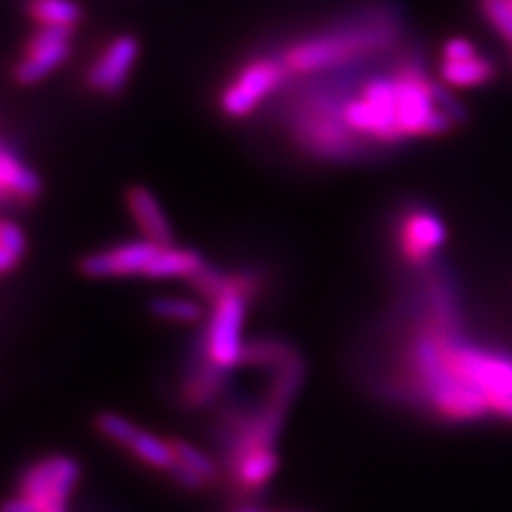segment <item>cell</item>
<instances>
[{
    "instance_id": "6da1fadb",
    "label": "cell",
    "mask_w": 512,
    "mask_h": 512,
    "mask_svg": "<svg viewBox=\"0 0 512 512\" xmlns=\"http://www.w3.org/2000/svg\"><path fill=\"white\" fill-rule=\"evenodd\" d=\"M438 82L421 62L406 60L393 73L365 79L357 94L338 96L340 116L361 141L395 146L412 137H438L457 124L438 103Z\"/></svg>"
},
{
    "instance_id": "7a4b0ae2",
    "label": "cell",
    "mask_w": 512,
    "mask_h": 512,
    "mask_svg": "<svg viewBox=\"0 0 512 512\" xmlns=\"http://www.w3.org/2000/svg\"><path fill=\"white\" fill-rule=\"evenodd\" d=\"M397 37V28L389 15H372L357 24H344L325 35L295 41L280 56L291 75H310L344 67V64L376 54L389 47Z\"/></svg>"
},
{
    "instance_id": "3957f363",
    "label": "cell",
    "mask_w": 512,
    "mask_h": 512,
    "mask_svg": "<svg viewBox=\"0 0 512 512\" xmlns=\"http://www.w3.org/2000/svg\"><path fill=\"white\" fill-rule=\"evenodd\" d=\"M414 365L427 387L429 402L448 421H478L491 414L483 393L448 370L442 346L434 338H423L414 346Z\"/></svg>"
},
{
    "instance_id": "277c9868",
    "label": "cell",
    "mask_w": 512,
    "mask_h": 512,
    "mask_svg": "<svg viewBox=\"0 0 512 512\" xmlns=\"http://www.w3.org/2000/svg\"><path fill=\"white\" fill-rule=\"evenodd\" d=\"M252 291V282L246 276L231 278L229 291L214 301V314L207 329V357L220 370H231L244 361L242 325L246 314V297Z\"/></svg>"
},
{
    "instance_id": "5b68a950",
    "label": "cell",
    "mask_w": 512,
    "mask_h": 512,
    "mask_svg": "<svg viewBox=\"0 0 512 512\" xmlns=\"http://www.w3.org/2000/svg\"><path fill=\"white\" fill-rule=\"evenodd\" d=\"M282 58L259 56L246 62L220 94V109L229 118H246L267 96L274 94L288 79Z\"/></svg>"
},
{
    "instance_id": "8992f818",
    "label": "cell",
    "mask_w": 512,
    "mask_h": 512,
    "mask_svg": "<svg viewBox=\"0 0 512 512\" xmlns=\"http://www.w3.org/2000/svg\"><path fill=\"white\" fill-rule=\"evenodd\" d=\"M79 463L67 455H54L35 463L20 483V493L35 500L45 512L52 508H64L77 483Z\"/></svg>"
},
{
    "instance_id": "52a82bcc",
    "label": "cell",
    "mask_w": 512,
    "mask_h": 512,
    "mask_svg": "<svg viewBox=\"0 0 512 512\" xmlns=\"http://www.w3.org/2000/svg\"><path fill=\"white\" fill-rule=\"evenodd\" d=\"M73 28L39 26L26 43L22 60L15 67V82L22 86L39 84L71 56Z\"/></svg>"
},
{
    "instance_id": "ba28073f",
    "label": "cell",
    "mask_w": 512,
    "mask_h": 512,
    "mask_svg": "<svg viewBox=\"0 0 512 512\" xmlns=\"http://www.w3.org/2000/svg\"><path fill=\"white\" fill-rule=\"evenodd\" d=\"M158 244L148 242H131V244H122L114 246L109 250L101 252H92L84 256L82 263H79V269L82 274L88 278H126V276H137V274H146L148 265L158 252Z\"/></svg>"
},
{
    "instance_id": "9c48e42d",
    "label": "cell",
    "mask_w": 512,
    "mask_h": 512,
    "mask_svg": "<svg viewBox=\"0 0 512 512\" xmlns=\"http://www.w3.org/2000/svg\"><path fill=\"white\" fill-rule=\"evenodd\" d=\"M139 56V41L133 35H120L105 45L88 69L86 84L90 90L116 96L124 88L133 64Z\"/></svg>"
},
{
    "instance_id": "30bf717a",
    "label": "cell",
    "mask_w": 512,
    "mask_h": 512,
    "mask_svg": "<svg viewBox=\"0 0 512 512\" xmlns=\"http://www.w3.org/2000/svg\"><path fill=\"white\" fill-rule=\"evenodd\" d=\"M446 242V227L440 216L429 210H412L399 229V248L414 265H423Z\"/></svg>"
},
{
    "instance_id": "8fae6325",
    "label": "cell",
    "mask_w": 512,
    "mask_h": 512,
    "mask_svg": "<svg viewBox=\"0 0 512 512\" xmlns=\"http://www.w3.org/2000/svg\"><path fill=\"white\" fill-rule=\"evenodd\" d=\"M126 207L139 227L143 239H148V242L158 246L173 244L171 224L152 190L141 184L131 186L126 190Z\"/></svg>"
},
{
    "instance_id": "7c38bea8",
    "label": "cell",
    "mask_w": 512,
    "mask_h": 512,
    "mask_svg": "<svg viewBox=\"0 0 512 512\" xmlns=\"http://www.w3.org/2000/svg\"><path fill=\"white\" fill-rule=\"evenodd\" d=\"M41 178L37 171L28 167L7 143L0 152V190L5 201L30 203L41 195Z\"/></svg>"
},
{
    "instance_id": "4fadbf2b",
    "label": "cell",
    "mask_w": 512,
    "mask_h": 512,
    "mask_svg": "<svg viewBox=\"0 0 512 512\" xmlns=\"http://www.w3.org/2000/svg\"><path fill=\"white\" fill-rule=\"evenodd\" d=\"M203 259L197 250L160 246L152 263L146 269V278L150 280H169V278H190L203 267Z\"/></svg>"
},
{
    "instance_id": "5bb4252c",
    "label": "cell",
    "mask_w": 512,
    "mask_h": 512,
    "mask_svg": "<svg viewBox=\"0 0 512 512\" xmlns=\"http://www.w3.org/2000/svg\"><path fill=\"white\" fill-rule=\"evenodd\" d=\"M440 77L448 88L485 86L495 77V64L480 54L463 60H442Z\"/></svg>"
},
{
    "instance_id": "9a60e30c",
    "label": "cell",
    "mask_w": 512,
    "mask_h": 512,
    "mask_svg": "<svg viewBox=\"0 0 512 512\" xmlns=\"http://www.w3.org/2000/svg\"><path fill=\"white\" fill-rule=\"evenodd\" d=\"M278 468V457L271 451L269 444L246 446L237 451L235 474L237 480L246 487H261L263 483L274 476Z\"/></svg>"
},
{
    "instance_id": "2e32d148",
    "label": "cell",
    "mask_w": 512,
    "mask_h": 512,
    "mask_svg": "<svg viewBox=\"0 0 512 512\" xmlns=\"http://www.w3.org/2000/svg\"><path fill=\"white\" fill-rule=\"evenodd\" d=\"M28 15L37 26L75 28L82 20V7L75 0H28Z\"/></svg>"
},
{
    "instance_id": "e0dca14e",
    "label": "cell",
    "mask_w": 512,
    "mask_h": 512,
    "mask_svg": "<svg viewBox=\"0 0 512 512\" xmlns=\"http://www.w3.org/2000/svg\"><path fill=\"white\" fill-rule=\"evenodd\" d=\"M128 451H131L135 457H139L143 463H148V466L158 470H169L175 463V459H178L175 457L173 442H167L141 429L137 431L133 442L128 444Z\"/></svg>"
},
{
    "instance_id": "ac0fdd59",
    "label": "cell",
    "mask_w": 512,
    "mask_h": 512,
    "mask_svg": "<svg viewBox=\"0 0 512 512\" xmlns=\"http://www.w3.org/2000/svg\"><path fill=\"white\" fill-rule=\"evenodd\" d=\"M26 252V235L11 220L0 222V269L3 274H11L18 267Z\"/></svg>"
},
{
    "instance_id": "d6986e66",
    "label": "cell",
    "mask_w": 512,
    "mask_h": 512,
    "mask_svg": "<svg viewBox=\"0 0 512 512\" xmlns=\"http://www.w3.org/2000/svg\"><path fill=\"white\" fill-rule=\"evenodd\" d=\"M154 316L173 323H197L203 316V308L197 301L184 297H158L150 303Z\"/></svg>"
},
{
    "instance_id": "ffe728a7",
    "label": "cell",
    "mask_w": 512,
    "mask_h": 512,
    "mask_svg": "<svg viewBox=\"0 0 512 512\" xmlns=\"http://www.w3.org/2000/svg\"><path fill=\"white\" fill-rule=\"evenodd\" d=\"M487 24L512 47V0H478Z\"/></svg>"
},
{
    "instance_id": "44dd1931",
    "label": "cell",
    "mask_w": 512,
    "mask_h": 512,
    "mask_svg": "<svg viewBox=\"0 0 512 512\" xmlns=\"http://www.w3.org/2000/svg\"><path fill=\"white\" fill-rule=\"evenodd\" d=\"M96 429L101 431V434L105 438H109L111 442L116 444H122L128 448V444L133 442V438L137 436L139 427L133 425L128 419H124V416L120 414H114V412H103L96 416Z\"/></svg>"
},
{
    "instance_id": "7402d4cb",
    "label": "cell",
    "mask_w": 512,
    "mask_h": 512,
    "mask_svg": "<svg viewBox=\"0 0 512 512\" xmlns=\"http://www.w3.org/2000/svg\"><path fill=\"white\" fill-rule=\"evenodd\" d=\"M188 282L192 284V288H195L199 295H203L205 299H212V301H218L224 293L229 291V286H231V278H224L220 271L207 267V265H203L195 276H190Z\"/></svg>"
},
{
    "instance_id": "603a6c76",
    "label": "cell",
    "mask_w": 512,
    "mask_h": 512,
    "mask_svg": "<svg viewBox=\"0 0 512 512\" xmlns=\"http://www.w3.org/2000/svg\"><path fill=\"white\" fill-rule=\"evenodd\" d=\"M173 448H175V457H178L182 463H186L188 468H192L195 472H199L201 476H205L207 480L216 476V466L214 461L207 457L205 453H201L197 446H192L186 440H171Z\"/></svg>"
},
{
    "instance_id": "cb8c5ba5",
    "label": "cell",
    "mask_w": 512,
    "mask_h": 512,
    "mask_svg": "<svg viewBox=\"0 0 512 512\" xmlns=\"http://www.w3.org/2000/svg\"><path fill=\"white\" fill-rule=\"evenodd\" d=\"M291 359V350L282 344L259 342L256 346H246L244 361L250 365H271V363H286Z\"/></svg>"
},
{
    "instance_id": "d4e9b609",
    "label": "cell",
    "mask_w": 512,
    "mask_h": 512,
    "mask_svg": "<svg viewBox=\"0 0 512 512\" xmlns=\"http://www.w3.org/2000/svg\"><path fill=\"white\" fill-rule=\"evenodd\" d=\"M167 472H169V476L175 480V483L182 485L184 489H192V491H195V489H201V487L207 483L205 476H201L199 472L188 468L186 463H182L180 459H175V463H173V466H171Z\"/></svg>"
},
{
    "instance_id": "484cf974",
    "label": "cell",
    "mask_w": 512,
    "mask_h": 512,
    "mask_svg": "<svg viewBox=\"0 0 512 512\" xmlns=\"http://www.w3.org/2000/svg\"><path fill=\"white\" fill-rule=\"evenodd\" d=\"M476 54L478 52H476L474 43L463 39V37H453L442 45V60H463V58H470Z\"/></svg>"
},
{
    "instance_id": "4316f807",
    "label": "cell",
    "mask_w": 512,
    "mask_h": 512,
    "mask_svg": "<svg viewBox=\"0 0 512 512\" xmlns=\"http://www.w3.org/2000/svg\"><path fill=\"white\" fill-rule=\"evenodd\" d=\"M3 512H45L35 500L26 498V495H18V498H11L5 502Z\"/></svg>"
},
{
    "instance_id": "83f0119b",
    "label": "cell",
    "mask_w": 512,
    "mask_h": 512,
    "mask_svg": "<svg viewBox=\"0 0 512 512\" xmlns=\"http://www.w3.org/2000/svg\"><path fill=\"white\" fill-rule=\"evenodd\" d=\"M237 512H261V510H250V508H244V510H237Z\"/></svg>"
},
{
    "instance_id": "f1b7e54d",
    "label": "cell",
    "mask_w": 512,
    "mask_h": 512,
    "mask_svg": "<svg viewBox=\"0 0 512 512\" xmlns=\"http://www.w3.org/2000/svg\"><path fill=\"white\" fill-rule=\"evenodd\" d=\"M47 512H64V508H52V510H47Z\"/></svg>"
},
{
    "instance_id": "f546056e",
    "label": "cell",
    "mask_w": 512,
    "mask_h": 512,
    "mask_svg": "<svg viewBox=\"0 0 512 512\" xmlns=\"http://www.w3.org/2000/svg\"><path fill=\"white\" fill-rule=\"evenodd\" d=\"M510 52H512V47H510Z\"/></svg>"
}]
</instances>
